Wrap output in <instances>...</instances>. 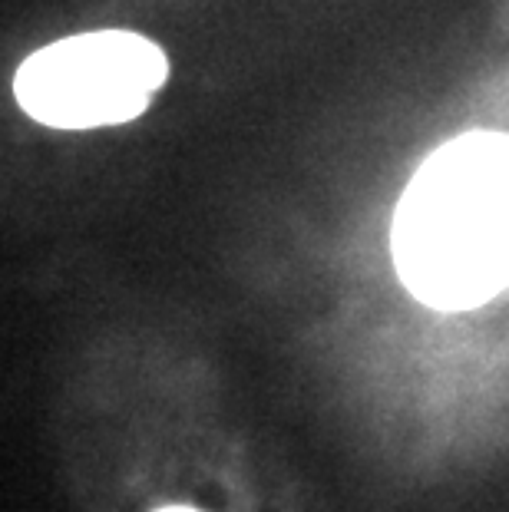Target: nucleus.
<instances>
[{
	"label": "nucleus",
	"mask_w": 509,
	"mask_h": 512,
	"mask_svg": "<svg viewBox=\"0 0 509 512\" xmlns=\"http://www.w3.org/2000/svg\"><path fill=\"white\" fill-rule=\"evenodd\" d=\"M400 281L437 311H470L509 288V136L463 133L420 162L397 202Z\"/></svg>",
	"instance_id": "nucleus-1"
},
{
	"label": "nucleus",
	"mask_w": 509,
	"mask_h": 512,
	"mask_svg": "<svg viewBox=\"0 0 509 512\" xmlns=\"http://www.w3.org/2000/svg\"><path fill=\"white\" fill-rule=\"evenodd\" d=\"M169 76L159 43L133 30H93L34 50L14 73V100L50 129H103L143 116Z\"/></svg>",
	"instance_id": "nucleus-2"
},
{
	"label": "nucleus",
	"mask_w": 509,
	"mask_h": 512,
	"mask_svg": "<svg viewBox=\"0 0 509 512\" xmlns=\"http://www.w3.org/2000/svg\"><path fill=\"white\" fill-rule=\"evenodd\" d=\"M159 512H199V509H189V506H166V509H159Z\"/></svg>",
	"instance_id": "nucleus-3"
}]
</instances>
